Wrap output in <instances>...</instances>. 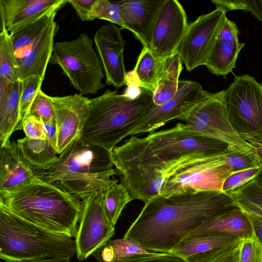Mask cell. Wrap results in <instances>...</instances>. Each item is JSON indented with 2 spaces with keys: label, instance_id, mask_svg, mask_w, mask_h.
Returning <instances> with one entry per match:
<instances>
[{
  "label": "cell",
  "instance_id": "cell-1",
  "mask_svg": "<svg viewBox=\"0 0 262 262\" xmlns=\"http://www.w3.org/2000/svg\"><path fill=\"white\" fill-rule=\"evenodd\" d=\"M235 207L230 195L222 191L158 195L145 203L123 237L152 252H170L206 222Z\"/></svg>",
  "mask_w": 262,
  "mask_h": 262
},
{
  "label": "cell",
  "instance_id": "cell-2",
  "mask_svg": "<svg viewBox=\"0 0 262 262\" xmlns=\"http://www.w3.org/2000/svg\"><path fill=\"white\" fill-rule=\"evenodd\" d=\"M80 198L38 178L10 192L0 203L16 217L45 230L75 237L83 209Z\"/></svg>",
  "mask_w": 262,
  "mask_h": 262
},
{
  "label": "cell",
  "instance_id": "cell-3",
  "mask_svg": "<svg viewBox=\"0 0 262 262\" xmlns=\"http://www.w3.org/2000/svg\"><path fill=\"white\" fill-rule=\"evenodd\" d=\"M111 151L81 139L71 144L58 159L42 169L38 178L83 199L104 192L118 180L113 169Z\"/></svg>",
  "mask_w": 262,
  "mask_h": 262
},
{
  "label": "cell",
  "instance_id": "cell-4",
  "mask_svg": "<svg viewBox=\"0 0 262 262\" xmlns=\"http://www.w3.org/2000/svg\"><path fill=\"white\" fill-rule=\"evenodd\" d=\"M155 104L152 93L145 89L132 98L117 90H106L89 100V111L81 139L112 151Z\"/></svg>",
  "mask_w": 262,
  "mask_h": 262
},
{
  "label": "cell",
  "instance_id": "cell-5",
  "mask_svg": "<svg viewBox=\"0 0 262 262\" xmlns=\"http://www.w3.org/2000/svg\"><path fill=\"white\" fill-rule=\"evenodd\" d=\"M76 255L75 240L53 233L12 214L0 203V258L5 261Z\"/></svg>",
  "mask_w": 262,
  "mask_h": 262
},
{
  "label": "cell",
  "instance_id": "cell-6",
  "mask_svg": "<svg viewBox=\"0 0 262 262\" xmlns=\"http://www.w3.org/2000/svg\"><path fill=\"white\" fill-rule=\"evenodd\" d=\"M93 43L85 33L71 40L55 42L49 62L58 65L82 95L95 94L105 86L102 64Z\"/></svg>",
  "mask_w": 262,
  "mask_h": 262
},
{
  "label": "cell",
  "instance_id": "cell-7",
  "mask_svg": "<svg viewBox=\"0 0 262 262\" xmlns=\"http://www.w3.org/2000/svg\"><path fill=\"white\" fill-rule=\"evenodd\" d=\"M183 121L187 130L224 142L230 149L262 164V158L256 148L241 138L231 123L225 90L194 107Z\"/></svg>",
  "mask_w": 262,
  "mask_h": 262
},
{
  "label": "cell",
  "instance_id": "cell-8",
  "mask_svg": "<svg viewBox=\"0 0 262 262\" xmlns=\"http://www.w3.org/2000/svg\"><path fill=\"white\" fill-rule=\"evenodd\" d=\"M225 93L229 119L239 136L262 147V83L249 75H235Z\"/></svg>",
  "mask_w": 262,
  "mask_h": 262
},
{
  "label": "cell",
  "instance_id": "cell-9",
  "mask_svg": "<svg viewBox=\"0 0 262 262\" xmlns=\"http://www.w3.org/2000/svg\"><path fill=\"white\" fill-rule=\"evenodd\" d=\"M234 152H237L228 149L203 157L169 173L159 195L168 196L185 191H223L225 181L234 172L227 161V157Z\"/></svg>",
  "mask_w": 262,
  "mask_h": 262
},
{
  "label": "cell",
  "instance_id": "cell-10",
  "mask_svg": "<svg viewBox=\"0 0 262 262\" xmlns=\"http://www.w3.org/2000/svg\"><path fill=\"white\" fill-rule=\"evenodd\" d=\"M145 138L150 151L163 165L192 154L214 155L230 149L224 142L187 130L182 123L149 134Z\"/></svg>",
  "mask_w": 262,
  "mask_h": 262
},
{
  "label": "cell",
  "instance_id": "cell-11",
  "mask_svg": "<svg viewBox=\"0 0 262 262\" xmlns=\"http://www.w3.org/2000/svg\"><path fill=\"white\" fill-rule=\"evenodd\" d=\"M226 13L223 8L216 7L211 12L201 15L194 21L188 23L177 50L186 70L190 72L205 65L227 18Z\"/></svg>",
  "mask_w": 262,
  "mask_h": 262
},
{
  "label": "cell",
  "instance_id": "cell-12",
  "mask_svg": "<svg viewBox=\"0 0 262 262\" xmlns=\"http://www.w3.org/2000/svg\"><path fill=\"white\" fill-rule=\"evenodd\" d=\"M214 94L205 90L198 82L179 80L175 96L160 105H155L130 132L129 136L151 134L170 121H183L194 107Z\"/></svg>",
  "mask_w": 262,
  "mask_h": 262
},
{
  "label": "cell",
  "instance_id": "cell-13",
  "mask_svg": "<svg viewBox=\"0 0 262 262\" xmlns=\"http://www.w3.org/2000/svg\"><path fill=\"white\" fill-rule=\"evenodd\" d=\"M104 195L103 192L82 200L83 209L75 237L79 260L86 259L114 235L115 226L105 212Z\"/></svg>",
  "mask_w": 262,
  "mask_h": 262
},
{
  "label": "cell",
  "instance_id": "cell-14",
  "mask_svg": "<svg viewBox=\"0 0 262 262\" xmlns=\"http://www.w3.org/2000/svg\"><path fill=\"white\" fill-rule=\"evenodd\" d=\"M188 24L180 2L165 0L155 23L150 49L157 58L163 60L177 53Z\"/></svg>",
  "mask_w": 262,
  "mask_h": 262
},
{
  "label": "cell",
  "instance_id": "cell-15",
  "mask_svg": "<svg viewBox=\"0 0 262 262\" xmlns=\"http://www.w3.org/2000/svg\"><path fill=\"white\" fill-rule=\"evenodd\" d=\"M50 99L56 116V150L60 155L73 142L81 139L88 115L89 99L80 94L50 96Z\"/></svg>",
  "mask_w": 262,
  "mask_h": 262
},
{
  "label": "cell",
  "instance_id": "cell-16",
  "mask_svg": "<svg viewBox=\"0 0 262 262\" xmlns=\"http://www.w3.org/2000/svg\"><path fill=\"white\" fill-rule=\"evenodd\" d=\"M121 28L110 23L100 27L94 36L97 53L101 61L105 84L120 88L126 84V74L123 60L125 41Z\"/></svg>",
  "mask_w": 262,
  "mask_h": 262
},
{
  "label": "cell",
  "instance_id": "cell-17",
  "mask_svg": "<svg viewBox=\"0 0 262 262\" xmlns=\"http://www.w3.org/2000/svg\"><path fill=\"white\" fill-rule=\"evenodd\" d=\"M165 0L115 1L122 14L126 30L145 47L150 49L155 23Z\"/></svg>",
  "mask_w": 262,
  "mask_h": 262
},
{
  "label": "cell",
  "instance_id": "cell-18",
  "mask_svg": "<svg viewBox=\"0 0 262 262\" xmlns=\"http://www.w3.org/2000/svg\"><path fill=\"white\" fill-rule=\"evenodd\" d=\"M42 169L31 164L17 142H9L0 150V193L12 192L38 178Z\"/></svg>",
  "mask_w": 262,
  "mask_h": 262
},
{
  "label": "cell",
  "instance_id": "cell-19",
  "mask_svg": "<svg viewBox=\"0 0 262 262\" xmlns=\"http://www.w3.org/2000/svg\"><path fill=\"white\" fill-rule=\"evenodd\" d=\"M68 0H0L1 19L9 33L57 12Z\"/></svg>",
  "mask_w": 262,
  "mask_h": 262
},
{
  "label": "cell",
  "instance_id": "cell-20",
  "mask_svg": "<svg viewBox=\"0 0 262 262\" xmlns=\"http://www.w3.org/2000/svg\"><path fill=\"white\" fill-rule=\"evenodd\" d=\"M236 237L223 233L188 235L171 249L187 262H205L222 251L237 245Z\"/></svg>",
  "mask_w": 262,
  "mask_h": 262
},
{
  "label": "cell",
  "instance_id": "cell-21",
  "mask_svg": "<svg viewBox=\"0 0 262 262\" xmlns=\"http://www.w3.org/2000/svg\"><path fill=\"white\" fill-rule=\"evenodd\" d=\"M238 34L235 23L227 18L205 65L210 73L225 79L232 73L239 53L245 45L239 42Z\"/></svg>",
  "mask_w": 262,
  "mask_h": 262
},
{
  "label": "cell",
  "instance_id": "cell-22",
  "mask_svg": "<svg viewBox=\"0 0 262 262\" xmlns=\"http://www.w3.org/2000/svg\"><path fill=\"white\" fill-rule=\"evenodd\" d=\"M58 26L54 20L43 32L37 43L15 70L18 80L23 81L31 75L43 80L54 45Z\"/></svg>",
  "mask_w": 262,
  "mask_h": 262
},
{
  "label": "cell",
  "instance_id": "cell-23",
  "mask_svg": "<svg viewBox=\"0 0 262 262\" xmlns=\"http://www.w3.org/2000/svg\"><path fill=\"white\" fill-rule=\"evenodd\" d=\"M22 82L0 85V141L1 147L10 142L12 133L19 123V102Z\"/></svg>",
  "mask_w": 262,
  "mask_h": 262
},
{
  "label": "cell",
  "instance_id": "cell-24",
  "mask_svg": "<svg viewBox=\"0 0 262 262\" xmlns=\"http://www.w3.org/2000/svg\"><path fill=\"white\" fill-rule=\"evenodd\" d=\"M204 233L228 234L241 240L251 236L253 232L246 214L235 207L212 218L189 235Z\"/></svg>",
  "mask_w": 262,
  "mask_h": 262
},
{
  "label": "cell",
  "instance_id": "cell-25",
  "mask_svg": "<svg viewBox=\"0 0 262 262\" xmlns=\"http://www.w3.org/2000/svg\"><path fill=\"white\" fill-rule=\"evenodd\" d=\"M57 12L47 15L36 21L9 33L12 47L13 64L15 70L23 59L30 52L37 43L41 35L55 20Z\"/></svg>",
  "mask_w": 262,
  "mask_h": 262
},
{
  "label": "cell",
  "instance_id": "cell-26",
  "mask_svg": "<svg viewBox=\"0 0 262 262\" xmlns=\"http://www.w3.org/2000/svg\"><path fill=\"white\" fill-rule=\"evenodd\" d=\"M164 60L158 59L152 51L143 47L133 70L139 86L150 91H155L163 72Z\"/></svg>",
  "mask_w": 262,
  "mask_h": 262
},
{
  "label": "cell",
  "instance_id": "cell-27",
  "mask_svg": "<svg viewBox=\"0 0 262 262\" xmlns=\"http://www.w3.org/2000/svg\"><path fill=\"white\" fill-rule=\"evenodd\" d=\"M143 248L137 241L124 237L110 239L92 255L98 262H116L136 255L154 253Z\"/></svg>",
  "mask_w": 262,
  "mask_h": 262
},
{
  "label": "cell",
  "instance_id": "cell-28",
  "mask_svg": "<svg viewBox=\"0 0 262 262\" xmlns=\"http://www.w3.org/2000/svg\"><path fill=\"white\" fill-rule=\"evenodd\" d=\"M24 157L32 165L42 169L54 163L57 152L48 139H32L28 137L17 140Z\"/></svg>",
  "mask_w": 262,
  "mask_h": 262
},
{
  "label": "cell",
  "instance_id": "cell-29",
  "mask_svg": "<svg viewBox=\"0 0 262 262\" xmlns=\"http://www.w3.org/2000/svg\"><path fill=\"white\" fill-rule=\"evenodd\" d=\"M229 194L244 212L262 217V181L258 176Z\"/></svg>",
  "mask_w": 262,
  "mask_h": 262
},
{
  "label": "cell",
  "instance_id": "cell-30",
  "mask_svg": "<svg viewBox=\"0 0 262 262\" xmlns=\"http://www.w3.org/2000/svg\"><path fill=\"white\" fill-rule=\"evenodd\" d=\"M104 206L106 215L115 226L125 206L134 199L121 182H115L104 191Z\"/></svg>",
  "mask_w": 262,
  "mask_h": 262
},
{
  "label": "cell",
  "instance_id": "cell-31",
  "mask_svg": "<svg viewBox=\"0 0 262 262\" xmlns=\"http://www.w3.org/2000/svg\"><path fill=\"white\" fill-rule=\"evenodd\" d=\"M0 78L11 82L18 80L13 64L12 47L4 21L0 23Z\"/></svg>",
  "mask_w": 262,
  "mask_h": 262
},
{
  "label": "cell",
  "instance_id": "cell-32",
  "mask_svg": "<svg viewBox=\"0 0 262 262\" xmlns=\"http://www.w3.org/2000/svg\"><path fill=\"white\" fill-rule=\"evenodd\" d=\"M43 80L35 75H31L22 82L19 102V123L17 130L22 129L23 122L27 117L31 105L38 91L41 89Z\"/></svg>",
  "mask_w": 262,
  "mask_h": 262
},
{
  "label": "cell",
  "instance_id": "cell-33",
  "mask_svg": "<svg viewBox=\"0 0 262 262\" xmlns=\"http://www.w3.org/2000/svg\"><path fill=\"white\" fill-rule=\"evenodd\" d=\"M91 17L93 20L95 19L107 20L126 30L121 11L115 1L96 0L92 7Z\"/></svg>",
  "mask_w": 262,
  "mask_h": 262
},
{
  "label": "cell",
  "instance_id": "cell-34",
  "mask_svg": "<svg viewBox=\"0 0 262 262\" xmlns=\"http://www.w3.org/2000/svg\"><path fill=\"white\" fill-rule=\"evenodd\" d=\"M28 116L56 124L55 109L50 96L45 94L41 89L38 91L31 105Z\"/></svg>",
  "mask_w": 262,
  "mask_h": 262
},
{
  "label": "cell",
  "instance_id": "cell-35",
  "mask_svg": "<svg viewBox=\"0 0 262 262\" xmlns=\"http://www.w3.org/2000/svg\"><path fill=\"white\" fill-rule=\"evenodd\" d=\"M238 262H262V243L256 235L240 240Z\"/></svg>",
  "mask_w": 262,
  "mask_h": 262
},
{
  "label": "cell",
  "instance_id": "cell-36",
  "mask_svg": "<svg viewBox=\"0 0 262 262\" xmlns=\"http://www.w3.org/2000/svg\"><path fill=\"white\" fill-rule=\"evenodd\" d=\"M211 3L216 7L223 8L227 12L234 10L249 11L262 22V1L212 0Z\"/></svg>",
  "mask_w": 262,
  "mask_h": 262
},
{
  "label": "cell",
  "instance_id": "cell-37",
  "mask_svg": "<svg viewBox=\"0 0 262 262\" xmlns=\"http://www.w3.org/2000/svg\"><path fill=\"white\" fill-rule=\"evenodd\" d=\"M261 171L262 165H259L233 173L225 181L223 191L229 194L257 177Z\"/></svg>",
  "mask_w": 262,
  "mask_h": 262
},
{
  "label": "cell",
  "instance_id": "cell-38",
  "mask_svg": "<svg viewBox=\"0 0 262 262\" xmlns=\"http://www.w3.org/2000/svg\"><path fill=\"white\" fill-rule=\"evenodd\" d=\"M179 81L162 78L152 94V100L156 105H160L176 94Z\"/></svg>",
  "mask_w": 262,
  "mask_h": 262
},
{
  "label": "cell",
  "instance_id": "cell-39",
  "mask_svg": "<svg viewBox=\"0 0 262 262\" xmlns=\"http://www.w3.org/2000/svg\"><path fill=\"white\" fill-rule=\"evenodd\" d=\"M116 262H187L184 258L170 252H154L136 255Z\"/></svg>",
  "mask_w": 262,
  "mask_h": 262
},
{
  "label": "cell",
  "instance_id": "cell-40",
  "mask_svg": "<svg viewBox=\"0 0 262 262\" xmlns=\"http://www.w3.org/2000/svg\"><path fill=\"white\" fill-rule=\"evenodd\" d=\"M22 129L28 137L36 139H48L42 119L28 116L23 122Z\"/></svg>",
  "mask_w": 262,
  "mask_h": 262
},
{
  "label": "cell",
  "instance_id": "cell-41",
  "mask_svg": "<svg viewBox=\"0 0 262 262\" xmlns=\"http://www.w3.org/2000/svg\"><path fill=\"white\" fill-rule=\"evenodd\" d=\"M183 69L180 55L176 53L164 60L162 78L179 81L180 75ZM161 78V79H162Z\"/></svg>",
  "mask_w": 262,
  "mask_h": 262
},
{
  "label": "cell",
  "instance_id": "cell-42",
  "mask_svg": "<svg viewBox=\"0 0 262 262\" xmlns=\"http://www.w3.org/2000/svg\"><path fill=\"white\" fill-rule=\"evenodd\" d=\"M228 162L232 167L234 172L254 167L259 164L249 157L234 152L227 157Z\"/></svg>",
  "mask_w": 262,
  "mask_h": 262
},
{
  "label": "cell",
  "instance_id": "cell-43",
  "mask_svg": "<svg viewBox=\"0 0 262 262\" xmlns=\"http://www.w3.org/2000/svg\"><path fill=\"white\" fill-rule=\"evenodd\" d=\"M96 0H68L79 19L82 21H92L91 11Z\"/></svg>",
  "mask_w": 262,
  "mask_h": 262
},
{
  "label": "cell",
  "instance_id": "cell-44",
  "mask_svg": "<svg viewBox=\"0 0 262 262\" xmlns=\"http://www.w3.org/2000/svg\"><path fill=\"white\" fill-rule=\"evenodd\" d=\"M238 245L225 250L205 262H238Z\"/></svg>",
  "mask_w": 262,
  "mask_h": 262
},
{
  "label": "cell",
  "instance_id": "cell-45",
  "mask_svg": "<svg viewBox=\"0 0 262 262\" xmlns=\"http://www.w3.org/2000/svg\"><path fill=\"white\" fill-rule=\"evenodd\" d=\"M245 213L251 223L253 233L262 243V217Z\"/></svg>",
  "mask_w": 262,
  "mask_h": 262
},
{
  "label": "cell",
  "instance_id": "cell-46",
  "mask_svg": "<svg viewBox=\"0 0 262 262\" xmlns=\"http://www.w3.org/2000/svg\"><path fill=\"white\" fill-rule=\"evenodd\" d=\"M43 125L48 139L56 150L57 137L56 125L55 123L47 122H43Z\"/></svg>",
  "mask_w": 262,
  "mask_h": 262
},
{
  "label": "cell",
  "instance_id": "cell-47",
  "mask_svg": "<svg viewBox=\"0 0 262 262\" xmlns=\"http://www.w3.org/2000/svg\"><path fill=\"white\" fill-rule=\"evenodd\" d=\"M69 258H49L33 259L9 260L5 262H69Z\"/></svg>",
  "mask_w": 262,
  "mask_h": 262
},
{
  "label": "cell",
  "instance_id": "cell-48",
  "mask_svg": "<svg viewBox=\"0 0 262 262\" xmlns=\"http://www.w3.org/2000/svg\"><path fill=\"white\" fill-rule=\"evenodd\" d=\"M258 177L260 179V180L262 181V171L259 174V175L258 176Z\"/></svg>",
  "mask_w": 262,
  "mask_h": 262
}]
</instances>
